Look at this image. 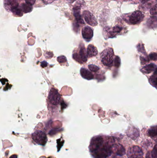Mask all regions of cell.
<instances>
[{"instance_id":"cell-21","label":"cell","mask_w":157,"mask_h":158,"mask_svg":"<svg viewBox=\"0 0 157 158\" xmlns=\"http://www.w3.org/2000/svg\"><path fill=\"white\" fill-rule=\"evenodd\" d=\"M88 68L91 72H96L99 70V68L94 65H89L88 66Z\"/></svg>"},{"instance_id":"cell-26","label":"cell","mask_w":157,"mask_h":158,"mask_svg":"<svg viewBox=\"0 0 157 158\" xmlns=\"http://www.w3.org/2000/svg\"><path fill=\"white\" fill-rule=\"evenodd\" d=\"M157 55L156 53H152L149 55V58L151 60L156 61L157 60Z\"/></svg>"},{"instance_id":"cell-5","label":"cell","mask_w":157,"mask_h":158,"mask_svg":"<svg viewBox=\"0 0 157 158\" xmlns=\"http://www.w3.org/2000/svg\"><path fill=\"white\" fill-rule=\"evenodd\" d=\"M73 58L81 64L86 62L87 61V53L84 46L80 48L78 53H76L73 54Z\"/></svg>"},{"instance_id":"cell-7","label":"cell","mask_w":157,"mask_h":158,"mask_svg":"<svg viewBox=\"0 0 157 158\" xmlns=\"http://www.w3.org/2000/svg\"><path fill=\"white\" fill-rule=\"evenodd\" d=\"M49 100L50 103L54 105H57L59 104L61 96L56 89L55 88L51 89L49 94Z\"/></svg>"},{"instance_id":"cell-10","label":"cell","mask_w":157,"mask_h":158,"mask_svg":"<svg viewBox=\"0 0 157 158\" xmlns=\"http://www.w3.org/2000/svg\"><path fill=\"white\" fill-rule=\"evenodd\" d=\"M112 151L115 153V155L120 156H123L125 153V149L120 144H117L113 145L112 147Z\"/></svg>"},{"instance_id":"cell-13","label":"cell","mask_w":157,"mask_h":158,"mask_svg":"<svg viewBox=\"0 0 157 158\" xmlns=\"http://www.w3.org/2000/svg\"><path fill=\"white\" fill-rule=\"evenodd\" d=\"M80 74L83 78L88 80H90L94 78L93 74L88 70L85 69V68H81L80 70Z\"/></svg>"},{"instance_id":"cell-25","label":"cell","mask_w":157,"mask_h":158,"mask_svg":"<svg viewBox=\"0 0 157 158\" xmlns=\"http://www.w3.org/2000/svg\"><path fill=\"white\" fill-rule=\"evenodd\" d=\"M57 60L59 62H60V64H62L64 62H67V58L66 57L64 56H60L57 58Z\"/></svg>"},{"instance_id":"cell-30","label":"cell","mask_w":157,"mask_h":158,"mask_svg":"<svg viewBox=\"0 0 157 158\" xmlns=\"http://www.w3.org/2000/svg\"><path fill=\"white\" fill-rule=\"evenodd\" d=\"M146 158H151V156H150V152H148V153L146 154Z\"/></svg>"},{"instance_id":"cell-19","label":"cell","mask_w":157,"mask_h":158,"mask_svg":"<svg viewBox=\"0 0 157 158\" xmlns=\"http://www.w3.org/2000/svg\"><path fill=\"white\" fill-rule=\"evenodd\" d=\"M12 11L13 13V14L15 15L18 16H21L23 15V11H22V9H19L18 7L12 9Z\"/></svg>"},{"instance_id":"cell-23","label":"cell","mask_w":157,"mask_h":158,"mask_svg":"<svg viewBox=\"0 0 157 158\" xmlns=\"http://www.w3.org/2000/svg\"><path fill=\"white\" fill-rule=\"evenodd\" d=\"M157 145H155L152 152V158H157Z\"/></svg>"},{"instance_id":"cell-32","label":"cell","mask_w":157,"mask_h":158,"mask_svg":"<svg viewBox=\"0 0 157 158\" xmlns=\"http://www.w3.org/2000/svg\"><path fill=\"white\" fill-rule=\"evenodd\" d=\"M142 1H143V2H146V1H148V0H141Z\"/></svg>"},{"instance_id":"cell-29","label":"cell","mask_w":157,"mask_h":158,"mask_svg":"<svg viewBox=\"0 0 157 158\" xmlns=\"http://www.w3.org/2000/svg\"><path fill=\"white\" fill-rule=\"evenodd\" d=\"M112 158H122V156H120L118 155H115L112 157Z\"/></svg>"},{"instance_id":"cell-9","label":"cell","mask_w":157,"mask_h":158,"mask_svg":"<svg viewBox=\"0 0 157 158\" xmlns=\"http://www.w3.org/2000/svg\"><path fill=\"white\" fill-rule=\"evenodd\" d=\"M93 30L89 26H85L82 29V37L86 41H89L93 37Z\"/></svg>"},{"instance_id":"cell-27","label":"cell","mask_w":157,"mask_h":158,"mask_svg":"<svg viewBox=\"0 0 157 158\" xmlns=\"http://www.w3.org/2000/svg\"><path fill=\"white\" fill-rule=\"evenodd\" d=\"M150 13L152 15H156V13H157V6H156V5L154 7H153L151 10Z\"/></svg>"},{"instance_id":"cell-22","label":"cell","mask_w":157,"mask_h":158,"mask_svg":"<svg viewBox=\"0 0 157 158\" xmlns=\"http://www.w3.org/2000/svg\"><path fill=\"white\" fill-rule=\"evenodd\" d=\"M114 66L118 68L120 66V59L118 56H116L115 58L114 59Z\"/></svg>"},{"instance_id":"cell-14","label":"cell","mask_w":157,"mask_h":158,"mask_svg":"<svg viewBox=\"0 0 157 158\" xmlns=\"http://www.w3.org/2000/svg\"><path fill=\"white\" fill-rule=\"evenodd\" d=\"M73 11H74V16H75L77 22L80 24H84V22H83L82 18L81 17V15H80V9L79 8V7H74L73 9Z\"/></svg>"},{"instance_id":"cell-6","label":"cell","mask_w":157,"mask_h":158,"mask_svg":"<svg viewBox=\"0 0 157 158\" xmlns=\"http://www.w3.org/2000/svg\"><path fill=\"white\" fill-rule=\"evenodd\" d=\"M144 16L141 11H134L131 14L129 19V21L132 25H136L140 23L143 19Z\"/></svg>"},{"instance_id":"cell-11","label":"cell","mask_w":157,"mask_h":158,"mask_svg":"<svg viewBox=\"0 0 157 158\" xmlns=\"http://www.w3.org/2000/svg\"><path fill=\"white\" fill-rule=\"evenodd\" d=\"M126 134L128 137L130 138L131 139L134 140L139 136V131L136 128L131 127L128 129L126 131Z\"/></svg>"},{"instance_id":"cell-16","label":"cell","mask_w":157,"mask_h":158,"mask_svg":"<svg viewBox=\"0 0 157 158\" xmlns=\"http://www.w3.org/2000/svg\"><path fill=\"white\" fill-rule=\"evenodd\" d=\"M5 7H7L11 9V10L13 9L18 7L19 4L16 0H6L5 1Z\"/></svg>"},{"instance_id":"cell-31","label":"cell","mask_w":157,"mask_h":158,"mask_svg":"<svg viewBox=\"0 0 157 158\" xmlns=\"http://www.w3.org/2000/svg\"><path fill=\"white\" fill-rule=\"evenodd\" d=\"M69 2H70V3H73V2H74V1H76V0H67Z\"/></svg>"},{"instance_id":"cell-15","label":"cell","mask_w":157,"mask_h":158,"mask_svg":"<svg viewBox=\"0 0 157 158\" xmlns=\"http://www.w3.org/2000/svg\"><path fill=\"white\" fill-rule=\"evenodd\" d=\"M157 69V66L154 64H151L147 65L142 68V71L143 73L146 74H149Z\"/></svg>"},{"instance_id":"cell-3","label":"cell","mask_w":157,"mask_h":158,"mask_svg":"<svg viewBox=\"0 0 157 158\" xmlns=\"http://www.w3.org/2000/svg\"><path fill=\"white\" fill-rule=\"evenodd\" d=\"M32 138L35 143L39 145H45L47 140L45 134L42 131H36L32 134Z\"/></svg>"},{"instance_id":"cell-33","label":"cell","mask_w":157,"mask_h":158,"mask_svg":"<svg viewBox=\"0 0 157 158\" xmlns=\"http://www.w3.org/2000/svg\"><path fill=\"white\" fill-rule=\"evenodd\" d=\"M144 158L143 157H142V156H141V157H139V158Z\"/></svg>"},{"instance_id":"cell-20","label":"cell","mask_w":157,"mask_h":158,"mask_svg":"<svg viewBox=\"0 0 157 158\" xmlns=\"http://www.w3.org/2000/svg\"><path fill=\"white\" fill-rule=\"evenodd\" d=\"M156 81H157V73L155 74V75L151 77V78L149 79V82H150L151 84L154 83L152 86H154L155 88H156V85H157Z\"/></svg>"},{"instance_id":"cell-24","label":"cell","mask_w":157,"mask_h":158,"mask_svg":"<svg viewBox=\"0 0 157 158\" xmlns=\"http://www.w3.org/2000/svg\"><path fill=\"white\" fill-rule=\"evenodd\" d=\"M122 28L119 26H115L113 28V33H118L120 31H121Z\"/></svg>"},{"instance_id":"cell-4","label":"cell","mask_w":157,"mask_h":158,"mask_svg":"<svg viewBox=\"0 0 157 158\" xmlns=\"http://www.w3.org/2000/svg\"><path fill=\"white\" fill-rule=\"evenodd\" d=\"M143 155L142 149L137 146L130 147L128 150L127 156L128 158H138L142 156Z\"/></svg>"},{"instance_id":"cell-8","label":"cell","mask_w":157,"mask_h":158,"mask_svg":"<svg viewBox=\"0 0 157 158\" xmlns=\"http://www.w3.org/2000/svg\"><path fill=\"white\" fill-rule=\"evenodd\" d=\"M82 15L85 21L89 25L94 26L97 25V21L96 18L90 12L85 10L83 12Z\"/></svg>"},{"instance_id":"cell-1","label":"cell","mask_w":157,"mask_h":158,"mask_svg":"<svg viewBox=\"0 0 157 158\" xmlns=\"http://www.w3.org/2000/svg\"><path fill=\"white\" fill-rule=\"evenodd\" d=\"M90 149L95 158H108L112 152L111 145L101 137H95L92 140Z\"/></svg>"},{"instance_id":"cell-2","label":"cell","mask_w":157,"mask_h":158,"mask_svg":"<svg viewBox=\"0 0 157 158\" xmlns=\"http://www.w3.org/2000/svg\"><path fill=\"white\" fill-rule=\"evenodd\" d=\"M114 52L112 49L108 48L104 50L100 54L101 62L104 65L107 67H111L113 64Z\"/></svg>"},{"instance_id":"cell-28","label":"cell","mask_w":157,"mask_h":158,"mask_svg":"<svg viewBox=\"0 0 157 158\" xmlns=\"http://www.w3.org/2000/svg\"><path fill=\"white\" fill-rule=\"evenodd\" d=\"M25 1H26V3L31 5V6L34 5L35 3V1H36V0H25Z\"/></svg>"},{"instance_id":"cell-18","label":"cell","mask_w":157,"mask_h":158,"mask_svg":"<svg viewBox=\"0 0 157 158\" xmlns=\"http://www.w3.org/2000/svg\"><path fill=\"white\" fill-rule=\"evenodd\" d=\"M148 133L149 135L152 137H156L157 133V126H154L149 129Z\"/></svg>"},{"instance_id":"cell-17","label":"cell","mask_w":157,"mask_h":158,"mask_svg":"<svg viewBox=\"0 0 157 158\" xmlns=\"http://www.w3.org/2000/svg\"><path fill=\"white\" fill-rule=\"evenodd\" d=\"M32 10V7L31 5L27 3H23L22 5V10L25 13H27L31 12Z\"/></svg>"},{"instance_id":"cell-12","label":"cell","mask_w":157,"mask_h":158,"mask_svg":"<svg viewBox=\"0 0 157 158\" xmlns=\"http://www.w3.org/2000/svg\"><path fill=\"white\" fill-rule=\"evenodd\" d=\"M87 56L89 58H92L93 56H95L97 55L98 50L97 48L92 44H90L87 48Z\"/></svg>"}]
</instances>
